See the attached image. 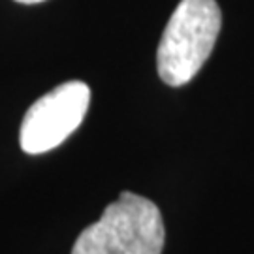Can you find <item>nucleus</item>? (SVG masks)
Here are the masks:
<instances>
[{"mask_svg":"<svg viewBox=\"0 0 254 254\" xmlns=\"http://www.w3.org/2000/svg\"><path fill=\"white\" fill-rule=\"evenodd\" d=\"M19 4H40V2H44V0H15Z\"/></svg>","mask_w":254,"mask_h":254,"instance_id":"nucleus-4","label":"nucleus"},{"mask_svg":"<svg viewBox=\"0 0 254 254\" xmlns=\"http://www.w3.org/2000/svg\"><path fill=\"white\" fill-rule=\"evenodd\" d=\"M164 243L166 228L156 203L123 192L79 234L72 254H160Z\"/></svg>","mask_w":254,"mask_h":254,"instance_id":"nucleus-1","label":"nucleus"},{"mask_svg":"<svg viewBox=\"0 0 254 254\" xmlns=\"http://www.w3.org/2000/svg\"><path fill=\"white\" fill-rule=\"evenodd\" d=\"M222 27L217 0H181L164 28L156 68L170 87H183L201 70Z\"/></svg>","mask_w":254,"mask_h":254,"instance_id":"nucleus-2","label":"nucleus"},{"mask_svg":"<svg viewBox=\"0 0 254 254\" xmlns=\"http://www.w3.org/2000/svg\"><path fill=\"white\" fill-rule=\"evenodd\" d=\"M91 104V89L83 81H66L38 98L21 123L19 143L27 154L59 147L83 123Z\"/></svg>","mask_w":254,"mask_h":254,"instance_id":"nucleus-3","label":"nucleus"}]
</instances>
